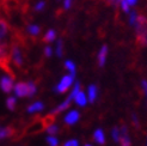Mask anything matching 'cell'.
I'll return each mask as SVG.
<instances>
[{
	"instance_id": "1",
	"label": "cell",
	"mask_w": 147,
	"mask_h": 146,
	"mask_svg": "<svg viewBox=\"0 0 147 146\" xmlns=\"http://www.w3.org/2000/svg\"><path fill=\"white\" fill-rule=\"evenodd\" d=\"M135 36L138 47H147V17L144 14H138L135 22Z\"/></svg>"
},
{
	"instance_id": "2",
	"label": "cell",
	"mask_w": 147,
	"mask_h": 146,
	"mask_svg": "<svg viewBox=\"0 0 147 146\" xmlns=\"http://www.w3.org/2000/svg\"><path fill=\"white\" fill-rule=\"evenodd\" d=\"M13 91L17 97H32L37 91V86L34 82H20L13 86Z\"/></svg>"
},
{
	"instance_id": "3",
	"label": "cell",
	"mask_w": 147,
	"mask_h": 146,
	"mask_svg": "<svg viewBox=\"0 0 147 146\" xmlns=\"http://www.w3.org/2000/svg\"><path fill=\"white\" fill-rule=\"evenodd\" d=\"M76 78V74H68V76H65L62 79H61V82L57 84V86L55 87V91L56 92H60V93H65L66 91H67L72 83H73V80H74Z\"/></svg>"
},
{
	"instance_id": "4",
	"label": "cell",
	"mask_w": 147,
	"mask_h": 146,
	"mask_svg": "<svg viewBox=\"0 0 147 146\" xmlns=\"http://www.w3.org/2000/svg\"><path fill=\"white\" fill-rule=\"evenodd\" d=\"M20 133L18 130L12 127V126H7V127H3L0 126V140L5 139V138H13V139H19Z\"/></svg>"
},
{
	"instance_id": "5",
	"label": "cell",
	"mask_w": 147,
	"mask_h": 146,
	"mask_svg": "<svg viewBox=\"0 0 147 146\" xmlns=\"http://www.w3.org/2000/svg\"><path fill=\"white\" fill-rule=\"evenodd\" d=\"M13 80L14 79H12L10 76L1 77V79H0V89L6 93L11 92L12 89H13Z\"/></svg>"
},
{
	"instance_id": "6",
	"label": "cell",
	"mask_w": 147,
	"mask_h": 146,
	"mask_svg": "<svg viewBox=\"0 0 147 146\" xmlns=\"http://www.w3.org/2000/svg\"><path fill=\"white\" fill-rule=\"evenodd\" d=\"M121 146H130V140H129V135H128V128L127 126L122 125L120 127V141Z\"/></svg>"
},
{
	"instance_id": "7",
	"label": "cell",
	"mask_w": 147,
	"mask_h": 146,
	"mask_svg": "<svg viewBox=\"0 0 147 146\" xmlns=\"http://www.w3.org/2000/svg\"><path fill=\"white\" fill-rule=\"evenodd\" d=\"M79 118H80V114L77 110H72L65 116V123L68 126H72V125H74V123L78 122Z\"/></svg>"
},
{
	"instance_id": "8",
	"label": "cell",
	"mask_w": 147,
	"mask_h": 146,
	"mask_svg": "<svg viewBox=\"0 0 147 146\" xmlns=\"http://www.w3.org/2000/svg\"><path fill=\"white\" fill-rule=\"evenodd\" d=\"M107 55H108V46H103L98 53V66L99 67H103L105 65Z\"/></svg>"
},
{
	"instance_id": "9",
	"label": "cell",
	"mask_w": 147,
	"mask_h": 146,
	"mask_svg": "<svg viewBox=\"0 0 147 146\" xmlns=\"http://www.w3.org/2000/svg\"><path fill=\"white\" fill-rule=\"evenodd\" d=\"M93 139H94V141H96L97 144L104 145V144H105V135H104V132H103L100 128L96 129V130H94V133H93Z\"/></svg>"
},
{
	"instance_id": "10",
	"label": "cell",
	"mask_w": 147,
	"mask_h": 146,
	"mask_svg": "<svg viewBox=\"0 0 147 146\" xmlns=\"http://www.w3.org/2000/svg\"><path fill=\"white\" fill-rule=\"evenodd\" d=\"M74 101H76V103L80 107H85L86 103H87V97L85 96V93L83 91H79L77 93V96L74 97Z\"/></svg>"
},
{
	"instance_id": "11",
	"label": "cell",
	"mask_w": 147,
	"mask_h": 146,
	"mask_svg": "<svg viewBox=\"0 0 147 146\" xmlns=\"http://www.w3.org/2000/svg\"><path fill=\"white\" fill-rule=\"evenodd\" d=\"M87 92H89V101L91 102V103H93V102L96 101V98H97V95H98L97 86L96 85H90Z\"/></svg>"
},
{
	"instance_id": "12",
	"label": "cell",
	"mask_w": 147,
	"mask_h": 146,
	"mask_svg": "<svg viewBox=\"0 0 147 146\" xmlns=\"http://www.w3.org/2000/svg\"><path fill=\"white\" fill-rule=\"evenodd\" d=\"M43 108H45V104H43L42 102H35V103L29 105L28 113H37V112L43 110Z\"/></svg>"
},
{
	"instance_id": "13",
	"label": "cell",
	"mask_w": 147,
	"mask_h": 146,
	"mask_svg": "<svg viewBox=\"0 0 147 146\" xmlns=\"http://www.w3.org/2000/svg\"><path fill=\"white\" fill-rule=\"evenodd\" d=\"M54 40H56V32H55V30H53V29H50V30H48L47 34L43 36V42L50 43Z\"/></svg>"
},
{
	"instance_id": "14",
	"label": "cell",
	"mask_w": 147,
	"mask_h": 146,
	"mask_svg": "<svg viewBox=\"0 0 147 146\" xmlns=\"http://www.w3.org/2000/svg\"><path fill=\"white\" fill-rule=\"evenodd\" d=\"M28 32H29V35H31V36H34V37H36V36L41 32V28L38 25H36V24H30L28 26Z\"/></svg>"
},
{
	"instance_id": "15",
	"label": "cell",
	"mask_w": 147,
	"mask_h": 146,
	"mask_svg": "<svg viewBox=\"0 0 147 146\" xmlns=\"http://www.w3.org/2000/svg\"><path fill=\"white\" fill-rule=\"evenodd\" d=\"M16 104H17L16 97H9L6 99V107L9 108L10 110H14V109H16Z\"/></svg>"
},
{
	"instance_id": "16",
	"label": "cell",
	"mask_w": 147,
	"mask_h": 146,
	"mask_svg": "<svg viewBox=\"0 0 147 146\" xmlns=\"http://www.w3.org/2000/svg\"><path fill=\"white\" fill-rule=\"evenodd\" d=\"M56 55L59 57H62V55H63V42H62V40H59L56 43Z\"/></svg>"
},
{
	"instance_id": "17",
	"label": "cell",
	"mask_w": 147,
	"mask_h": 146,
	"mask_svg": "<svg viewBox=\"0 0 147 146\" xmlns=\"http://www.w3.org/2000/svg\"><path fill=\"white\" fill-rule=\"evenodd\" d=\"M65 67H66V70H68L71 72V74H76V65L73 61L67 60L65 62Z\"/></svg>"
},
{
	"instance_id": "18",
	"label": "cell",
	"mask_w": 147,
	"mask_h": 146,
	"mask_svg": "<svg viewBox=\"0 0 147 146\" xmlns=\"http://www.w3.org/2000/svg\"><path fill=\"white\" fill-rule=\"evenodd\" d=\"M47 143H48L50 146H57V145H59L57 138L54 137V135H48V138H47Z\"/></svg>"
},
{
	"instance_id": "19",
	"label": "cell",
	"mask_w": 147,
	"mask_h": 146,
	"mask_svg": "<svg viewBox=\"0 0 147 146\" xmlns=\"http://www.w3.org/2000/svg\"><path fill=\"white\" fill-rule=\"evenodd\" d=\"M111 134H113V138L115 141H120V128L119 127H114L113 130H111Z\"/></svg>"
},
{
	"instance_id": "20",
	"label": "cell",
	"mask_w": 147,
	"mask_h": 146,
	"mask_svg": "<svg viewBox=\"0 0 147 146\" xmlns=\"http://www.w3.org/2000/svg\"><path fill=\"white\" fill-rule=\"evenodd\" d=\"M46 130L48 132L49 135H55V134L59 132V128H57V126H55V125H50Z\"/></svg>"
},
{
	"instance_id": "21",
	"label": "cell",
	"mask_w": 147,
	"mask_h": 146,
	"mask_svg": "<svg viewBox=\"0 0 147 146\" xmlns=\"http://www.w3.org/2000/svg\"><path fill=\"white\" fill-rule=\"evenodd\" d=\"M136 18H138V13H136V11H131L130 14H129V23H130L131 25H135Z\"/></svg>"
},
{
	"instance_id": "22",
	"label": "cell",
	"mask_w": 147,
	"mask_h": 146,
	"mask_svg": "<svg viewBox=\"0 0 147 146\" xmlns=\"http://www.w3.org/2000/svg\"><path fill=\"white\" fill-rule=\"evenodd\" d=\"M46 7V1L45 0H41V1H38L37 4L35 5V11H37V12H40V11H42L43 9Z\"/></svg>"
},
{
	"instance_id": "23",
	"label": "cell",
	"mask_w": 147,
	"mask_h": 146,
	"mask_svg": "<svg viewBox=\"0 0 147 146\" xmlns=\"http://www.w3.org/2000/svg\"><path fill=\"white\" fill-rule=\"evenodd\" d=\"M78 141L76 139H72V140H68V141H66L63 146H78Z\"/></svg>"
},
{
	"instance_id": "24",
	"label": "cell",
	"mask_w": 147,
	"mask_h": 146,
	"mask_svg": "<svg viewBox=\"0 0 147 146\" xmlns=\"http://www.w3.org/2000/svg\"><path fill=\"white\" fill-rule=\"evenodd\" d=\"M72 6V0H63V10H69Z\"/></svg>"
},
{
	"instance_id": "25",
	"label": "cell",
	"mask_w": 147,
	"mask_h": 146,
	"mask_svg": "<svg viewBox=\"0 0 147 146\" xmlns=\"http://www.w3.org/2000/svg\"><path fill=\"white\" fill-rule=\"evenodd\" d=\"M51 54H53V50H51V48L50 47H46L45 48V56L46 57H50Z\"/></svg>"
},
{
	"instance_id": "26",
	"label": "cell",
	"mask_w": 147,
	"mask_h": 146,
	"mask_svg": "<svg viewBox=\"0 0 147 146\" xmlns=\"http://www.w3.org/2000/svg\"><path fill=\"white\" fill-rule=\"evenodd\" d=\"M141 85H142V89H144V92H145V95H146V97H147V82H146V80H142V83H141Z\"/></svg>"
},
{
	"instance_id": "27",
	"label": "cell",
	"mask_w": 147,
	"mask_h": 146,
	"mask_svg": "<svg viewBox=\"0 0 147 146\" xmlns=\"http://www.w3.org/2000/svg\"><path fill=\"white\" fill-rule=\"evenodd\" d=\"M133 123H134V126L135 127H139V126H140V125H139V120H138V116L134 114L133 115Z\"/></svg>"
},
{
	"instance_id": "28",
	"label": "cell",
	"mask_w": 147,
	"mask_h": 146,
	"mask_svg": "<svg viewBox=\"0 0 147 146\" xmlns=\"http://www.w3.org/2000/svg\"><path fill=\"white\" fill-rule=\"evenodd\" d=\"M126 3L129 5V7L130 6H134L136 3H138V0H126Z\"/></svg>"
},
{
	"instance_id": "29",
	"label": "cell",
	"mask_w": 147,
	"mask_h": 146,
	"mask_svg": "<svg viewBox=\"0 0 147 146\" xmlns=\"http://www.w3.org/2000/svg\"><path fill=\"white\" fill-rule=\"evenodd\" d=\"M84 146H92V145H90V144H85Z\"/></svg>"
},
{
	"instance_id": "30",
	"label": "cell",
	"mask_w": 147,
	"mask_h": 146,
	"mask_svg": "<svg viewBox=\"0 0 147 146\" xmlns=\"http://www.w3.org/2000/svg\"><path fill=\"white\" fill-rule=\"evenodd\" d=\"M146 146H147V143H146Z\"/></svg>"
}]
</instances>
